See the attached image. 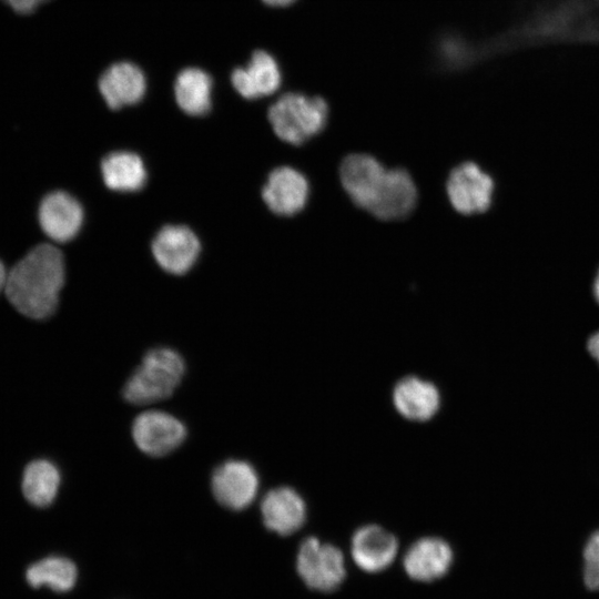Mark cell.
Returning a JSON list of instances; mask_svg holds the SVG:
<instances>
[{
  "label": "cell",
  "instance_id": "6da1fadb",
  "mask_svg": "<svg viewBox=\"0 0 599 599\" xmlns=\"http://www.w3.org/2000/svg\"><path fill=\"white\" fill-rule=\"evenodd\" d=\"M339 176L352 201L380 220L403 219L416 204L410 175L403 169L387 170L368 154L346 156Z\"/></svg>",
  "mask_w": 599,
  "mask_h": 599
},
{
  "label": "cell",
  "instance_id": "7a4b0ae2",
  "mask_svg": "<svg viewBox=\"0 0 599 599\" xmlns=\"http://www.w3.org/2000/svg\"><path fill=\"white\" fill-rule=\"evenodd\" d=\"M64 277L62 253L51 244H39L8 273L6 293L19 313L32 319H45L58 307Z\"/></svg>",
  "mask_w": 599,
  "mask_h": 599
},
{
  "label": "cell",
  "instance_id": "3957f363",
  "mask_svg": "<svg viewBox=\"0 0 599 599\" xmlns=\"http://www.w3.org/2000/svg\"><path fill=\"white\" fill-rule=\"evenodd\" d=\"M185 364L172 348L149 351L123 387V397L133 405H148L170 397L182 380Z\"/></svg>",
  "mask_w": 599,
  "mask_h": 599
},
{
  "label": "cell",
  "instance_id": "277c9868",
  "mask_svg": "<svg viewBox=\"0 0 599 599\" xmlns=\"http://www.w3.org/2000/svg\"><path fill=\"white\" fill-rule=\"evenodd\" d=\"M275 134L290 144L300 145L325 126L328 106L321 97L285 93L268 110Z\"/></svg>",
  "mask_w": 599,
  "mask_h": 599
},
{
  "label": "cell",
  "instance_id": "5b68a950",
  "mask_svg": "<svg viewBox=\"0 0 599 599\" xmlns=\"http://www.w3.org/2000/svg\"><path fill=\"white\" fill-rule=\"evenodd\" d=\"M296 570L307 587L322 592L334 591L346 577L341 549L316 537H307L300 545Z\"/></svg>",
  "mask_w": 599,
  "mask_h": 599
},
{
  "label": "cell",
  "instance_id": "8992f818",
  "mask_svg": "<svg viewBox=\"0 0 599 599\" xmlns=\"http://www.w3.org/2000/svg\"><path fill=\"white\" fill-rule=\"evenodd\" d=\"M446 189L453 207L470 215L484 213L490 207L495 183L479 165L465 162L450 172Z\"/></svg>",
  "mask_w": 599,
  "mask_h": 599
},
{
  "label": "cell",
  "instance_id": "52a82bcc",
  "mask_svg": "<svg viewBox=\"0 0 599 599\" xmlns=\"http://www.w3.org/2000/svg\"><path fill=\"white\" fill-rule=\"evenodd\" d=\"M132 437L136 447L152 457H162L176 449L186 437L184 424L162 410H145L132 424Z\"/></svg>",
  "mask_w": 599,
  "mask_h": 599
},
{
  "label": "cell",
  "instance_id": "ba28073f",
  "mask_svg": "<svg viewBox=\"0 0 599 599\" xmlns=\"http://www.w3.org/2000/svg\"><path fill=\"white\" fill-rule=\"evenodd\" d=\"M258 475L247 461L230 459L219 465L212 474L214 498L223 507L238 511L247 508L258 491Z\"/></svg>",
  "mask_w": 599,
  "mask_h": 599
},
{
  "label": "cell",
  "instance_id": "9c48e42d",
  "mask_svg": "<svg viewBox=\"0 0 599 599\" xmlns=\"http://www.w3.org/2000/svg\"><path fill=\"white\" fill-rule=\"evenodd\" d=\"M81 203L64 191L48 193L40 202L38 222L51 240L65 243L77 236L83 223Z\"/></svg>",
  "mask_w": 599,
  "mask_h": 599
},
{
  "label": "cell",
  "instance_id": "30bf717a",
  "mask_svg": "<svg viewBox=\"0 0 599 599\" xmlns=\"http://www.w3.org/2000/svg\"><path fill=\"white\" fill-rule=\"evenodd\" d=\"M200 241L186 226L166 225L155 235L152 254L165 272L182 275L195 263L200 254Z\"/></svg>",
  "mask_w": 599,
  "mask_h": 599
},
{
  "label": "cell",
  "instance_id": "8fae6325",
  "mask_svg": "<svg viewBox=\"0 0 599 599\" xmlns=\"http://www.w3.org/2000/svg\"><path fill=\"white\" fill-rule=\"evenodd\" d=\"M262 196L273 213L291 216L306 205L308 183L306 177L293 167H276L270 173L263 186Z\"/></svg>",
  "mask_w": 599,
  "mask_h": 599
},
{
  "label": "cell",
  "instance_id": "7c38bea8",
  "mask_svg": "<svg viewBox=\"0 0 599 599\" xmlns=\"http://www.w3.org/2000/svg\"><path fill=\"white\" fill-rule=\"evenodd\" d=\"M351 551L358 568L375 573L392 565L398 551V541L383 527L365 525L353 534Z\"/></svg>",
  "mask_w": 599,
  "mask_h": 599
},
{
  "label": "cell",
  "instance_id": "4fadbf2b",
  "mask_svg": "<svg viewBox=\"0 0 599 599\" xmlns=\"http://www.w3.org/2000/svg\"><path fill=\"white\" fill-rule=\"evenodd\" d=\"M453 559V549L447 541L438 537H424L407 549L403 565L413 580L430 582L448 572Z\"/></svg>",
  "mask_w": 599,
  "mask_h": 599
},
{
  "label": "cell",
  "instance_id": "5bb4252c",
  "mask_svg": "<svg viewBox=\"0 0 599 599\" xmlns=\"http://www.w3.org/2000/svg\"><path fill=\"white\" fill-rule=\"evenodd\" d=\"M265 527L280 536L297 531L306 520V504L293 488L283 486L267 491L261 502Z\"/></svg>",
  "mask_w": 599,
  "mask_h": 599
},
{
  "label": "cell",
  "instance_id": "9a60e30c",
  "mask_svg": "<svg viewBox=\"0 0 599 599\" xmlns=\"http://www.w3.org/2000/svg\"><path fill=\"white\" fill-rule=\"evenodd\" d=\"M98 85L106 105L119 110L142 100L146 79L136 64L122 61L110 65L100 77Z\"/></svg>",
  "mask_w": 599,
  "mask_h": 599
},
{
  "label": "cell",
  "instance_id": "2e32d148",
  "mask_svg": "<svg viewBox=\"0 0 599 599\" xmlns=\"http://www.w3.org/2000/svg\"><path fill=\"white\" fill-rule=\"evenodd\" d=\"M282 77L276 60L266 51H255L245 67L231 74L233 88L245 99L254 100L273 94Z\"/></svg>",
  "mask_w": 599,
  "mask_h": 599
},
{
  "label": "cell",
  "instance_id": "e0dca14e",
  "mask_svg": "<svg viewBox=\"0 0 599 599\" xmlns=\"http://www.w3.org/2000/svg\"><path fill=\"white\" fill-rule=\"evenodd\" d=\"M392 398L396 410L414 422L429 420L440 407L438 388L432 382L417 376H407L398 380Z\"/></svg>",
  "mask_w": 599,
  "mask_h": 599
},
{
  "label": "cell",
  "instance_id": "ac0fdd59",
  "mask_svg": "<svg viewBox=\"0 0 599 599\" xmlns=\"http://www.w3.org/2000/svg\"><path fill=\"white\" fill-rule=\"evenodd\" d=\"M60 484L61 473L58 466L49 459L39 458L26 466L21 489L32 506L44 508L55 500Z\"/></svg>",
  "mask_w": 599,
  "mask_h": 599
},
{
  "label": "cell",
  "instance_id": "d6986e66",
  "mask_svg": "<svg viewBox=\"0 0 599 599\" xmlns=\"http://www.w3.org/2000/svg\"><path fill=\"white\" fill-rule=\"evenodd\" d=\"M104 184L118 192H135L146 181V170L142 159L129 151L108 154L101 162Z\"/></svg>",
  "mask_w": 599,
  "mask_h": 599
},
{
  "label": "cell",
  "instance_id": "ffe728a7",
  "mask_svg": "<svg viewBox=\"0 0 599 599\" xmlns=\"http://www.w3.org/2000/svg\"><path fill=\"white\" fill-rule=\"evenodd\" d=\"M212 79L199 68L182 70L174 82V95L179 108L189 115L200 116L211 109Z\"/></svg>",
  "mask_w": 599,
  "mask_h": 599
},
{
  "label": "cell",
  "instance_id": "44dd1931",
  "mask_svg": "<svg viewBox=\"0 0 599 599\" xmlns=\"http://www.w3.org/2000/svg\"><path fill=\"white\" fill-rule=\"evenodd\" d=\"M77 566L69 558L49 556L30 565L26 579L33 588L48 587L55 592H67L77 582Z\"/></svg>",
  "mask_w": 599,
  "mask_h": 599
},
{
  "label": "cell",
  "instance_id": "7402d4cb",
  "mask_svg": "<svg viewBox=\"0 0 599 599\" xmlns=\"http://www.w3.org/2000/svg\"><path fill=\"white\" fill-rule=\"evenodd\" d=\"M582 579L588 590L599 591V530L593 531L585 544Z\"/></svg>",
  "mask_w": 599,
  "mask_h": 599
},
{
  "label": "cell",
  "instance_id": "603a6c76",
  "mask_svg": "<svg viewBox=\"0 0 599 599\" xmlns=\"http://www.w3.org/2000/svg\"><path fill=\"white\" fill-rule=\"evenodd\" d=\"M11 9L19 13H30L48 0H3Z\"/></svg>",
  "mask_w": 599,
  "mask_h": 599
},
{
  "label": "cell",
  "instance_id": "cb8c5ba5",
  "mask_svg": "<svg viewBox=\"0 0 599 599\" xmlns=\"http://www.w3.org/2000/svg\"><path fill=\"white\" fill-rule=\"evenodd\" d=\"M588 351L599 363V331L590 336L588 341Z\"/></svg>",
  "mask_w": 599,
  "mask_h": 599
},
{
  "label": "cell",
  "instance_id": "d4e9b609",
  "mask_svg": "<svg viewBox=\"0 0 599 599\" xmlns=\"http://www.w3.org/2000/svg\"><path fill=\"white\" fill-rule=\"evenodd\" d=\"M592 294L596 300V302L599 304V267L595 274L593 281H592Z\"/></svg>",
  "mask_w": 599,
  "mask_h": 599
},
{
  "label": "cell",
  "instance_id": "484cf974",
  "mask_svg": "<svg viewBox=\"0 0 599 599\" xmlns=\"http://www.w3.org/2000/svg\"><path fill=\"white\" fill-rule=\"evenodd\" d=\"M262 1L272 7H285L294 2L295 0H262Z\"/></svg>",
  "mask_w": 599,
  "mask_h": 599
},
{
  "label": "cell",
  "instance_id": "4316f807",
  "mask_svg": "<svg viewBox=\"0 0 599 599\" xmlns=\"http://www.w3.org/2000/svg\"><path fill=\"white\" fill-rule=\"evenodd\" d=\"M8 273L6 271V267L3 263L0 260V292L6 287Z\"/></svg>",
  "mask_w": 599,
  "mask_h": 599
}]
</instances>
